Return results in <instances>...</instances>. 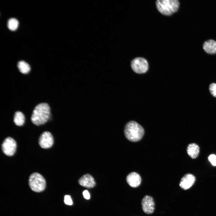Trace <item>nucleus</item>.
<instances>
[{
	"label": "nucleus",
	"instance_id": "nucleus-14",
	"mask_svg": "<svg viewBox=\"0 0 216 216\" xmlns=\"http://www.w3.org/2000/svg\"><path fill=\"white\" fill-rule=\"evenodd\" d=\"M26 117L24 113L20 111H16L14 115L13 122L16 126L21 127L23 126L26 122Z\"/></svg>",
	"mask_w": 216,
	"mask_h": 216
},
{
	"label": "nucleus",
	"instance_id": "nucleus-15",
	"mask_svg": "<svg viewBox=\"0 0 216 216\" xmlns=\"http://www.w3.org/2000/svg\"><path fill=\"white\" fill-rule=\"evenodd\" d=\"M16 66L19 71L23 74H28L31 70V67L30 64L23 60L18 62Z\"/></svg>",
	"mask_w": 216,
	"mask_h": 216
},
{
	"label": "nucleus",
	"instance_id": "nucleus-9",
	"mask_svg": "<svg viewBox=\"0 0 216 216\" xmlns=\"http://www.w3.org/2000/svg\"><path fill=\"white\" fill-rule=\"evenodd\" d=\"M195 180V176L192 174H186L182 178L179 183V186L182 189L187 190L193 185Z\"/></svg>",
	"mask_w": 216,
	"mask_h": 216
},
{
	"label": "nucleus",
	"instance_id": "nucleus-10",
	"mask_svg": "<svg viewBox=\"0 0 216 216\" xmlns=\"http://www.w3.org/2000/svg\"><path fill=\"white\" fill-rule=\"evenodd\" d=\"M78 182L80 185L88 188H93L96 185L93 177L88 174H85L81 177L79 180Z\"/></svg>",
	"mask_w": 216,
	"mask_h": 216
},
{
	"label": "nucleus",
	"instance_id": "nucleus-11",
	"mask_svg": "<svg viewBox=\"0 0 216 216\" xmlns=\"http://www.w3.org/2000/svg\"><path fill=\"white\" fill-rule=\"evenodd\" d=\"M126 181L131 187L136 188L139 186L141 182L140 176L137 173L133 172L129 174L126 178Z\"/></svg>",
	"mask_w": 216,
	"mask_h": 216
},
{
	"label": "nucleus",
	"instance_id": "nucleus-3",
	"mask_svg": "<svg viewBox=\"0 0 216 216\" xmlns=\"http://www.w3.org/2000/svg\"><path fill=\"white\" fill-rule=\"evenodd\" d=\"M156 4L158 11L166 16H170L177 12L180 5L178 0H158Z\"/></svg>",
	"mask_w": 216,
	"mask_h": 216
},
{
	"label": "nucleus",
	"instance_id": "nucleus-4",
	"mask_svg": "<svg viewBox=\"0 0 216 216\" xmlns=\"http://www.w3.org/2000/svg\"><path fill=\"white\" fill-rule=\"evenodd\" d=\"M29 185L33 191L40 192L43 191L46 186V180L43 176L38 172L31 174L29 178Z\"/></svg>",
	"mask_w": 216,
	"mask_h": 216
},
{
	"label": "nucleus",
	"instance_id": "nucleus-8",
	"mask_svg": "<svg viewBox=\"0 0 216 216\" xmlns=\"http://www.w3.org/2000/svg\"><path fill=\"white\" fill-rule=\"evenodd\" d=\"M141 205L142 209L145 213L150 214L154 212L155 209V202L151 196H145L142 199Z\"/></svg>",
	"mask_w": 216,
	"mask_h": 216
},
{
	"label": "nucleus",
	"instance_id": "nucleus-1",
	"mask_svg": "<svg viewBox=\"0 0 216 216\" xmlns=\"http://www.w3.org/2000/svg\"><path fill=\"white\" fill-rule=\"evenodd\" d=\"M51 116V108L49 104L47 103H42L38 104L34 107L31 120L33 124L38 126L48 122Z\"/></svg>",
	"mask_w": 216,
	"mask_h": 216
},
{
	"label": "nucleus",
	"instance_id": "nucleus-2",
	"mask_svg": "<svg viewBox=\"0 0 216 216\" xmlns=\"http://www.w3.org/2000/svg\"><path fill=\"white\" fill-rule=\"evenodd\" d=\"M144 133L142 127L134 121H130L125 125L124 134L126 137L130 141L135 142L140 140Z\"/></svg>",
	"mask_w": 216,
	"mask_h": 216
},
{
	"label": "nucleus",
	"instance_id": "nucleus-7",
	"mask_svg": "<svg viewBox=\"0 0 216 216\" xmlns=\"http://www.w3.org/2000/svg\"><path fill=\"white\" fill-rule=\"evenodd\" d=\"M40 146L44 149L51 147L54 143V138L52 134L49 132L45 131L40 136L38 140Z\"/></svg>",
	"mask_w": 216,
	"mask_h": 216
},
{
	"label": "nucleus",
	"instance_id": "nucleus-6",
	"mask_svg": "<svg viewBox=\"0 0 216 216\" xmlns=\"http://www.w3.org/2000/svg\"><path fill=\"white\" fill-rule=\"evenodd\" d=\"M17 147L15 140L11 137H7L3 142L2 145L3 152L6 155L11 156L15 153Z\"/></svg>",
	"mask_w": 216,
	"mask_h": 216
},
{
	"label": "nucleus",
	"instance_id": "nucleus-20",
	"mask_svg": "<svg viewBox=\"0 0 216 216\" xmlns=\"http://www.w3.org/2000/svg\"><path fill=\"white\" fill-rule=\"evenodd\" d=\"M83 195L84 198L88 200L90 198V195L87 190H85L83 192Z\"/></svg>",
	"mask_w": 216,
	"mask_h": 216
},
{
	"label": "nucleus",
	"instance_id": "nucleus-13",
	"mask_svg": "<svg viewBox=\"0 0 216 216\" xmlns=\"http://www.w3.org/2000/svg\"><path fill=\"white\" fill-rule=\"evenodd\" d=\"M187 152L188 155L193 159L196 158L200 152V148L198 145L195 143L189 144L187 148Z\"/></svg>",
	"mask_w": 216,
	"mask_h": 216
},
{
	"label": "nucleus",
	"instance_id": "nucleus-19",
	"mask_svg": "<svg viewBox=\"0 0 216 216\" xmlns=\"http://www.w3.org/2000/svg\"><path fill=\"white\" fill-rule=\"evenodd\" d=\"M64 202L67 205H71L73 204V202L70 196L66 195L64 197Z\"/></svg>",
	"mask_w": 216,
	"mask_h": 216
},
{
	"label": "nucleus",
	"instance_id": "nucleus-5",
	"mask_svg": "<svg viewBox=\"0 0 216 216\" xmlns=\"http://www.w3.org/2000/svg\"><path fill=\"white\" fill-rule=\"evenodd\" d=\"M131 66L133 70L137 74L144 73L148 68V61L142 57H137L134 58L131 62Z\"/></svg>",
	"mask_w": 216,
	"mask_h": 216
},
{
	"label": "nucleus",
	"instance_id": "nucleus-16",
	"mask_svg": "<svg viewBox=\"0 0 216 216\" xmlns=\"http://www.w3.org/2000/svg\"><path fill=\"white\" fill-rule=\"evenodd\" d=\"M18 21L14 18H12L9 20L8 22V27L10 30L14 31L16 30L19 26Z\"/></svg>",
	"mask_w": 216,
	"mask_h": 216
},
{
	"label": "nucleus",
	"instance_id": "nucleus-12",
	"mask_svg": "<svg viewBox=\"0 0 216 216\" xmlns=\"http://www.w3.org/2000/svg\"><path fill=\"white\" fill-rule=\"evenodd\" d=\"M204 51L209 54H216V41L213 39H209L205 41L203 45Z\"/></svg>",
	"mask_w": 216,
	"mask_h": 216
},
{
	"label": "nucleus",
	"instance_id": "nucleus-17",
	"mask_svg": "<svg viewBox=\"0 0 216 216\" xmlns=\"http://www.w3.org/2000/svg\"><path fill=\"white\" fill-rule=\"evenodd\" d=\"M209 90L212 94L216 97V83L211 84L209 87Z\"/></svg>",
	"mask_w": 216,
	"mask_h": 216
},
{
	"label": "nucleus",
	"instance_id": "nucleus-18",
	"mask_svg": "<svg viewBox=\"0 0 216 216\" xmlns=\"http://www.w3.org/2000/svg\"><path fill=\"white\" fill-rule=\"evenodd\" d=\"M208 159L213 166H216V155L214 154H212L209 156Z\"/></svg>",
	"mask_w": 216,
	"mask_h": 216
}]
</instances>
